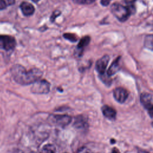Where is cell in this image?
<instances>
[{"instance_id":"cell-5","label":"cell","mask_w":153,"mask_h":153,"mask_svg":"<svg viewBox=\"0 0 153 153\" xmlns=\"http://www.w3.org/2000/svg\"><path fill=\"white\" fill-rule=\"evenodd\" d=\"M109 60V56L108 55H105L96 62L95 68L96 71L99 74L103 75L105 74Z\"/></svg>"},{"instance_id":"cell-10","label":"cell","mask_w":153,"mask_h":153,"mask_svg":"<svg viewBox=\"0 0 153 153\" xmlns=\"http://www.w3.org/2000/svg\"><path fill=\"white\" fill-rule=\"evenodd\" d=\"M121 57H118L111 65L110 67L109 68L107 74L109 76H112L114 74H115L120 69V60Z\"/></svg>"},{"instance_id":"cell-3","label":"cell","mask_w":153,"mask_h":153,"mask_svg":"<svg viewBox=\"0 0 153 153\" xmlns=\"http://www.w3.org/2000/svg\"><path fill=\"white\" fill-rule=\"evenodd\" d=\"M50 84L45 79H38L33 83L31 91L35 94H47L50 91Z\"/></svg>"},{"instance_id":"cell-24","label":"cell","mask_w":153,"mask_h":153,"mask_svg":"<svg viewBox=\"0 0 153 153\" xmlns=\"http://www.w3.org/2000/svg\"><path fill=\"white\" fill-rule=\"evenodd\" d=\"M32 1L34 2H38V1H39V0H32Z\"/></svg>"},{"instance_id":"cell-8","label":"cell","mask_w":153,"mask_h":153,"mask_svg":"<svg viewBox=\"0 0 153 153\" xmlns=\"http://www.w3.org/2000/svg\"><path fill=\"white\" fill-rule=\"evenodd\" d=\"M20 9L22 10L23 15L26 16H29L33 14L35 12L34 7L30 3L27 2H23L20 4Z\"/></svg>"},{"instance_id":"cell-18","label":"cell","mask_w":153,"mask_h":153,"mask_svg":"<svg viewBox=\"0 0 153 153\" xmlns=\"http://www.w3.org/2000/svg\"><path fill=\"white\" fill-rule=\"evenodd\" d=\"M7 6L5 0H0V10L5 9Z\"/></svg>"},{"instance_id":"cell-23","label":"cell","mask_w":153,"mask_h":153,"mask_svg":"<svg viewBox=\"0 0 153 153\" xmlns=\"http://www.w3.org/2000/svg\"><path fill=\"white\" fill-rule=\"evenodd\" d=\"M138 153H149L148 152L146 151H143V150H139L138 151Z\"/></svg>"},{"instance_id":"cell-11","label":"cell","mask_w":153,"mask_h":153,"mask_svg":"<svg viewBox=\"0 0 153 153\" xmlns=\"http://www.w3.org/2000/svg\"><path fill=\"white\" fill-rule=\"evenodd\" d=\"M39 153H56V147L52 144L45 145Z\"/></svg>"},{"instance_id":"cell-2","label":"cell","mask_w":153,"mask_h":153,"mask_svg":"<svg viewBox=\"0 0 153 153\" xmlns=\"http://www.w3.org/2000/svg\"><path fill=\"white\" fill-rule=\"evenodd\" d=\"M111 11L113 15L120 22L126 21L131 15L128 8L118 2L113 3L111 6Z\"/></svg>"},{"instance_id":"cell-13","label":"cell","mask_w":153,"mask_h":153,"mask_svg":"<svg viewBox=\"0 0 153 153\" xmlns=\"http://www.w3.org/2000/svg\"><path fill=\"white\" fill-rule=\"evenodd\" d=\"M63 37L72 42H75L78 40V36L74 33H65L63 34Z\"/></svg>"},{"instance_id":"cell-12","label":"cell","mask_w":153,"mask_h":153,"mask_svg":"<svg viewBox=\"0 0 153 153\" xmlns=\"http://www.w3.org/2000/svg\"><path fill=\"white\" fill-rule=\"evenodd\" d=\"M90 42V37L89 36H85L80 39L77 45V48L79 49H83L85 47L88 45Z\"/></svg>"},{"instance_id":"cell-6","label":"cell","mask_w":153,"mask_h":153,"mask_svg":"<svg viewBox=\"0 0 153 153\" xmlns=\"http://www.w3.org/2000/svg\"><path fill=\"white\" fill-rule=\"evenodd\" d=\"M140 100L144 108L148 109L150 113H152L153 108L152 95L148 93H143L140 95Z\"/></svg>"},{"instance_id":"cell-22","label":"cell","mask_w":153,"mask_h":153,"mask_svg":"<svg viewBox=\"0 0 153 153\" xmlns=\"http://www.w3.org/2000/svg\"><path fill=\"white\" fill-rule=\"evenodd\" d=\"M112 153H120L119 152V151H118V150L117 149V148H114L113 149H112Z\"/></svg>"},{"instance_id":"cell-21","label":"cell","mask_w":153,"mask_h":153,"mask_svg":"<svg viewBox=\"0 0 153 153\" xmlns=\"http://www.w3.org/2000/svg\"><path fill=\"white\" fill-rule=\"evenodd\" d=\"M14 1H15V0H6L5 1L7 5H11V4H14Z\"/></svg>"},{"instance_id":"cell-9","label":"cell","mask_w":153,"mask_h":153,"mask_svg":"<svg viewBox=\"0 0 153 153\" xmlns=\"http://www.w3.org/2000/svg\"><path fill=\"white\" fill-rule=\"evenodd\" d=\"M102 111L103 115L110 120L115 119L116 117V111L115 110L108 105H104L102 108Z\"/></svg>"},{"instance_id":"cell-25","label":"cell","mask_w":153,"mask_h":153,"mask_svg":"<svg viewBox=\"0 0 153 153\" xmlns=\"http://www.w3.org/2000/svg\"><path fill=\"white\" fill-rule=\"evenodd\" d=\"M30 153H35V152H30Z\"/></svg>"},{"instance_id":"cell-14","label":"cell","mask_w":153,"mask_h":153,"mask_svg":"<svg viewBox=\"0 0 153 153\" xmlns=\"http://www.w3.org/2000/svg\"><path fill=\"white\" fill-rule=\"evenodd\" d=\"M145 46L151 50H152V35H148L145 37Z\"/></svg>"},{"instance_id":"cell-7","label":"cell","mask_w":153,"mask_h":153,"mask_svg":"<svg viewBox=\"0 0 153 153\" xmlns=\"http://www.w3.org/2000/svg\"><path fill=\"white\" fill-rule=\"evenodd\" d=\"M54 120L56 125L64 127L70 124L72 118L68 115H56L54 117Z\"/></svg>"},{"instance_id":"cell-15","label":"cell","mask_w":153,"mask_h":153,"mask_svg":"<svg viewBox=\"0 0 153 153\" xmlns=\"http://www.w3.org/2000/svg\"><path fill=\"white\" fill-rule=\"evenodd\" d=\"M74 2L78 4H85L93 3L95 0H72Z\"/></svg>"},{"instance_id":"cell-16","label":"cell","mask_w":153,"mask_h":153,"mask_svg":"<svg viewBox=\"0 0 153 153\" xmlns=\"http://www.w3.org/2000/svg\"><path fill=\"white\" fill-rule=\"evenodd\" d=\"M60 11L59 10H55L53 13H52V15L50 17V20L51 22H54L55 19H56V17H57L58 16H60Z\"/></svg>"},{"instance_id":"cell-4","label":"cell","mask_w":153,"mask_h":153,"mask_svg":"<svg viewBox=\"0 0 153 153\" xmlns=\"http://www.w3.org/2000/svg\"><path fill=\"white\" fill-rule=\"evenodd\" d=\"M113 95L115 99L119 103H124L128 96V91L122 87H118L114 90Z\"/></svg>"},{"instance_id":"cell-17","label":"cell","mask_w":153,"mask_h":153,"mask_svg":"<svg viewBox=\"0 0 153 153\" xmlns=\"http://www.w3.org/2000/svg\"><path fill=\"white\" fill-rule=\"evenodd\" d=\"M77 153H93L92 151H91V150L90 149H88V148L85 147V146H83L80 148Z\"/></svg>"},{"instance_id":"cell-19","label":"cell","mask_w":153,"mask_h":153,"mask_svg":"<svg viewBox=\"0 0 153 153\" xmlns=\"http://www.w3.org/2000/svg\"><path fill=\"white\" fill-rule=\"evenodd\" d=\"M136 0H125V2L127 4V7L134 5V2Z\"/></svg>"},{"instance_id":"cell-20","label":"cell","mask_w":153,"mask_h":153,"mask_svg":"<svg viewBox=\"0 0 153 153\" xmlns=\"http://www.w3.org/2000/svg\"><path fill=\"white\" fill-rule=\"evenodd\" d=\"M112 0H100V4L103 6H108Z\"/></svg>"},{"instance_id":"cell-1","label":"cell","mask_w":153,"mask_h":153,"mask_svg":"<svg viewBox=\"0 0 153 153\" xmlns=\"http://www.w3.org/2000/svg\"><path fill=\"white\" fill-rule=\"evenodd\" d=\"M13 78L18 84L21 85H29L33 84L39 79L42 72L37 68L32 69L28 71L20 65H15L11 69Z\"/></svg>"}]
</instances>
